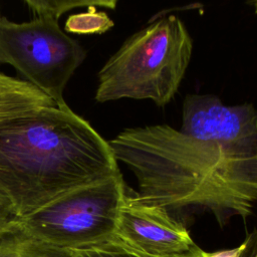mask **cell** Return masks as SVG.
Returning a JSON list of instances; mask_svg holds the SVG:
<instances>
[{"label":"cell","mask_w":257,"mask_h":257,"mask_svg":"<svg viewBox=\"0 0 257 257\" xmlns=\"http://www.w3.org/2000/svg\"><path fill=\"white\" fill-rule=\"evenodd\" d=\"M113 156L134 173L139 197L174 213L210 211L223 227L246 219L257 203V157L233 154L168 124L125 128L108 142Z\"/></svg>","instance_id":"6da1fadb"},{"label":"cell","mask_w":257,"mask_h":257,"mask_svg":"<svg viewBox=\"0 0 257 257\" xmlns=\"http://www.w3.org/2000/svg\"><path fill=\"white\" fill-rule=\"evenodd\" d=\"M119 173L108 142L70 107L39 106L0 119V194L20 218Z\"/></svg>","instance_id":"7a4b0ae2"},{"label":"cell","mask_w":257,"mask_h":257,"mask_svg":"<svg viewBox=\"0 0 257 257\" xmlns=\"http://www.w3.org/2000/svg\"><path fill=\"white\" fill-rule=\"evenodd\" d=\"M192 38L175 15L130 36L98 72L95 100L151 99L158 106L175 96L189 66Z\"/></svg>","instance_id":"3957f363"},{"label":"cell","mask_w":257,"mask_h":257,"mask_svg":"<svg viewBox=\"0 0 257 257\" xmlns=\"http://www.w3.org/2000/svg\"><path fill=\"white\" fill-rule=\"evenodd\" d=\"M126 187L119 173L73 189L19 221L30 235L54 247L89 246L114 235Z\"/></svg>","instance_id":"277c9868"},{"label":"cell","mask_w":257,"mask_h":257,"mask_svg":"<svg viewBox=\"0 0 257 257\" xmlns=\"http://www.w3.org/2000/svg\"><path fill=\"white\" fill-rule=\"evenodd\" d=\"M85 54L54 18L16 23L0 16V63L14 67L60 108L69 107L63 92Z\"/></svg>","instance_id":"5b68a950"},{"label":"cell","mask_w":257,"mask_h":257,"mask_svg":"<svg viewBox=\"0 0 257 257\" xmlns=\"http://www.w3.org/2000/svg\"><path fill=\"white\" fill-rule=\"evenodd\" d=\"M180 132L243 157H257V109L251 103L227 105L213 94H188Z\"/></svg>","instance_id":"8992f818"},{"label":"cell","mask_w":257,"mask_h":257,"mask_svg":"<svg viewBox=\"0 0 257 257\" xmlns=\"http://www.w3.org/2000/svg\"><path fill=\"white\" fill-rule=\"evenodd\" d=\"M114 235L127 245L153 255L178 254L195 243L185 225L166 209L143 201L126 187Z\"/></svg>","instance_id":"52a82bcc"},{"label":"cell","mask_w":257,"mask_h":257,"mask_svg":"<svg viewBox=\"0 0 257 257\" xmlns=\"http://www.w3.org/2000/svg\"><path fill=\"white\" fill-rule=\"evenodd\" d=\"M0 257H73L69 250L40 241L20 221L0 228Z\"/></svg>","instance_id":"ba28073f"},{"label":"cell","mask_w":257,"mask_h":257,"mask_svg":"<svg viewBox=\"0 0 257 257\" xmlns=\"http://www.w3.org/2000/svg\"><path fill=\"white\" fill-rule=\"evenodd\" d=\"M55 103L25 80L0 72V119Z\"/></svg>","instance_id":"9c48e42d"},{"label":"cell","mask_w":257,"mask_h":257,"mask_svg":"<svg viewBox=\"0 0 257 257\" xmlns=\"http://www.w3.org/2000/svg\"><path fill=\"white\" fill-rule=\"evenodd\" d=\"M69 251L73 257H205L206 253L197 244H194L189 250L182 253L153 255L135 249L115 235L101 242Z\"/></svg>","instance_id":"30bf717a"},{"label":"cell","mask_w":257,"mask_h":257,"mask_svg":"<svg viewBox=\"0 0 257 257\" xmlns=\"http://www.w3.org/2000/svg\"><path fill=\"white\" fill-rule=\"evenodd\" d=\"M27 7L35 17H51L56 20L69 10L80 7H104L115 9L117 2L114 0H25Z\"/></svg>","instance_id":"8fae6325"},{"label":"cell","mask_w":257,"mask_h":257,"mask_svg":"<svg viewBox=\"0 0 257 257\" xmlns=\"http://www.w3.org/2000/svg\"><path fill=\"white\" fill-rule=\"evenodd\" d=\"M113 25V21L105 12L89 6L85 12L70 15L65 21L64 30L73 34H102Z\"/></svg>","instance_id":"7c38bea8"},{"label":"cell","mask_w":257,"mask_h":257,"mask_svg":"<svg viewBox=\"0 0 257 257\" xmlns=\"http://www.w3.org/2000/svg\"><path fill=\"white\" fill-rule=\"evenodd\" d=\"M20 217L11 205V203L0 194V228L5 227L15 221H18Z\"/></svg>","instance_id":"4fadbf2b"},{"label":"cell","mask_w":257,"mask_h":257,"mask_svg":"<svg viewBox=\"0 0 257 257\" xmlns=\"http://www.w3.org/2000/svg\"><path fill=\"white\" fill-rule=\"evenodd\" d=\"M244 242L246 247L240 257H257V230L250 233Z\"/></svg>","instance_id":"5bb4252c"},{"label":"cell","mask_w":257,"mask_h":257,"mask_svg":"<svg viewBox=\"0 0 257 257\" xmlns=\"http://www.w3.org/2000/svg\"><path fill=\"white\" fill-rule=\"evenodd\" d=\"M246 247V243L243 242L240 246L233 248V249H227V250H221L216 252L205 253V257H240L243 253L244 249Z\"/></svg>","instance_id":"9a60e30c"},{"label":"cell","mask_w":257,"mask_h":257,"mask_svg":"<svg viewBox=\"0 0 257 257\" xmlns=\"http://www.w3.org/2000/svg\"><path fill=\"white\" fill-rule=\"evenodd\" d=\"M250 4L254 6V8H255V12L257 13V1H253V2H250Z\"/></svg>","instance_id":"2e32d148"}]
</instances>
